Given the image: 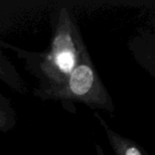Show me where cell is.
I'll list each match as a JSON object with an SVG mask.
<instances>
[{
    "label": "cell",
    "mask_w": 155,
    "mask_h": 155,
    "mask_svg": "<svg viewBox=\"0 0 155 155\" xmlns=\"http://www.w3.org/2000/svg\"><path fill=\"white\" fill-rule=\"evenodd\" d=\"M35 95L43 99L68 100L83 103L93 108L114 111V105L91 59L87 48L64 83L38 89Z\"/></svg>",
    "instance_id": "obj_1"
},
{
    "label": "cell",
    "mask_w": 155,
    "mask_h": 155,
    "mask_svg": "<svg viewBox=\"0 0 155 155\" xmlns=\"http://www.w3.org/2000/svg\"><path fill=\"white\" fill-rule=\"evenodd\" d=\"M86 49L80 30L71 12L63 8L52 38L48 53L40 63V69L49 85L65 82Z\"/></svg>",
    "instance_id": "obj_2"
},
{
    "label": "cell",
    "mask_w": 155,
    "mask_h": 155,
    "mask_svg": "<svg viewBox=\"0 0 155 155\" xmlns=\"http://www.w3.org/2000/svg\"><path fill=\"white\" fill-rule=\"evenodd\" d=\"M96 119L99 120L101 125L103 126L109 143L112 149L114 152L115 155H149L142 146L137 144L135 142L132 141L129 138L124 137L123 135L115 133L113 129H111L105 121L101 117V115L97 113L94 114Z\"/></svg>",
    "instance_id": "obj_3"
},
{
    "label": "cell",
    "mask_w": 155,
    "mask_h": 155,
    "mask_svg": "<svg viewBox=\"0 0 155 155\" xmlns=\"http://www.w3.org/2000/svg\"><path fill=\"white\" fill-rule=\"evenodd\" d=\"M13 115L10 114L9 107L0 100V131L5 132L12 127Z\"/></svg>",
    "instance_id": "obj_4"
},
{
    "label": "cell",
    "mask_w": 155,
    "mask_h": 155,
    "mask_svg": "<svg viewBox=\"0 0 155 155\" xmlns=\"http://www.w3.org/2000/svg\"><path fill=\"white\" fill-rule=\"evenodd\" d=\"M95 150H96V155H105L103 148L100 146L99 143H95Z\"/></svg>",
    "instance_id": "obj_5"
},
{
    "label": "cell",
    "mask_w": 155,
    "mask_h": 155,
    "mask_svg": "<svg viewBox=\"0 0 155 155\" xmlns=\"http://www.w3.org/2000/svg\"><path fill=\"white\" fill-rule=\"evenodd\" d=\"M4 77H5V71L0 64V78H4Z\"/></svg>",
    "instance_id": "obj_6"
}]
</instances>
